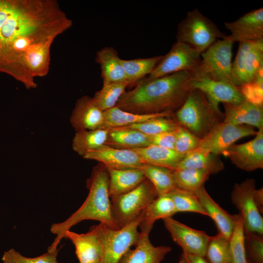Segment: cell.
<instances>
[{
	"label": "cell",
	"mask_w": 263,
	"mask_h": 263,
	"mask_svg": "<svg viewBox=\"0 0 263 263\" xmlns=\"http://www.w3.org/2000/svg\"><path fill=\"white\" fill-rule=\"evenodd\" d=\"M72 24L67 18L21 26L9 41L0 44V72L12 76L28 89L36 88L35 78L49 72L53 42Z\"/></svg>",
	"instance_id": "6da1fadb"
},
{
	"label": "cell",
	"mask_w": 263,
	"mask_h": 263,
	"mask_svg": "<svg viewBox=\"0 0 263 263\" xmlns=\"http://www.w3.org/2000/svg\"><path fill=\"white\" fill-rule=\"evenodd\" d=\"M190 74L182 71L153 79L140 80L134 89L122 94L115 106L138 114L173 113L188 94Z\"/></svg>",
	"instance_id": "7a4b0ae2"
},
{
	"label": "cell",
	"mask_w": 263,
	"mask_h": 263,
	"mask_svg": "<svg viewBox=\"0 0 263 263\" xmlns=\"http://www.w3.org/2000/svg\"><path fill=\"white\" fill-rule=\"evenodd\" d=\"M109 182L107 170L100 163L94 168L87 180L89 193L83 204L66 220L54 223L51 226V232L56 236L48 250H57L58 245L64 238L65 233L84 220H96L116 229L112 216Z\"/></svg>",
	"instance_id": "3957f363"
},
{
	"label": "cell",
	"mask_w": 263,
	"mask_h": 263,
	"mask_svg": "<svg viewBox=\"0 0 263 263\" xmlns=\"http://www.w3.org/2000/svg\"><path fill=\"white\" fill-rule=\"evenodd\" d=\"M179 123L200 139L224 119V113L215 110L205 94L191 89L181 107L174 113Z\"/></svg>",
	"instance_id": "277c9868"
},
{
	"label": "cell",
	"mask_w": 263,
	"mask_h": 263,
	"mask_svg": "<svg viewBox=\"0 0 263 263\" xmlns=\"http://www.w3.org/2000/svg\"><path fill=\"white\" fill-rule=\"evenodd\" d=\"M143 212L135 220L119 229L113 228L101 223L92 226L102 245L99 263H119L124 255L135 245L140 235L138 228Z\"/></svg>",
	"instance_id": "5b68a950"
},
{
	"label": "cell",
	"mask_w": 263,
	"mask_h": 263,
	"mask_svg": "<svg viewBox=\"0 0 263 263\" xmlns=\"http://www.w3.org/2000/svg\"><path fill=\"white\" fill-rule=\"evenodd\" d=\"M158 196L152 184L146 179L130 191L111 197L112 216L115 228L123 227L137 218Z\"/></svg>",
	"instance_id": "8992f818"
},
{
	"label": "cell",
	"mask_w": 263,
	"mask_h": 263,
	"mask_svg": "<svg viewBox=\"0 0 263 263\" xmlns=\"http://www.w3.org/2000/svg\"><path fill=\"white\" fill-rule=\"evenodd\" d=\"M227 35L198 9L188 12L179 23L176 39L191 46L201 54L216 42Z\"/></svg>",
	"instance_id": "52a82bcc"
},
{
	"label": "cell",
	"mask_w": 263,
	"mask_h": 263,
	"mask_svg": "<svg viewBox=\"0 0 263 263\" xmlns=\"http://www.w3.org/2000/svg\"><path fill=\"white\" fill-rule=\"evenodd\" d=\"M234 42L230 35L217 40L201 53L200 65L193 72H196L214 80L234 85L232 79L231 60Z\"/></svg>",
	"instance_id": "ba28073f"
},
{
	"label": "cell",
	"mask_w": 263,
	"mask_h": 263,
	"mask_svg": "<svg viewBox=\"0 0 263 263\" xmlns=\"http://www.w3.org/2000/svg\"><path fill=\"white\" fill-rule=\"evenodd\" d=\"M255 181L247 178L233 186L231 194L232 203L239 211L245 232L263 235V209L256 197Z\"/></svg>",
	"instance_id": "9c48e42d"
},
{
	"label": "cell",
	"mask_w": 263,
	"mask_h": 263,
	"mask_svg": "<svg viewBox=\"0 0 263 263\" xmlns=\"http://www.w3.org/2000/svg\"><path fill=\"white\" fill-rule=\"evenodd\" d=\"M263 66V39L239 42L238 49L232 63V79L240 87L253 81Z\"/></svg>",
	"instance_id": "30bf717a"
},
{
	"label": "cell",
	"mask_w": 263,
	"mask_h": 263,
	"mask_svg": "<svg viewBox=\"0 0 263 263\" xmlns=\"http://www.w3.org/2000/svg\"><path fill=\"white\" fill-rule=\"evenodd\" d=\"M201 61V54L198 51L176 41L146 79H153L182 71L191 73L198 69Z\"/></svg>",
	"instance_id": "8fae6325"
},
{
	"label": "cell",
	"mask_w": 263,
	"mask_h": 263,
	"mask_svg": "<svg viewBox=\"0 0 263 263\" xmlns=\"http://www.w3.org/2000/svg\"><path fill=\"white\" fill-rule=\"evenodd\" d=\"M189 90L197 89L206 96L212 107L222 112L219 104H238L246 99L238 88L233 85L213 80L196 72H192L188 82Z\"/></svg>",
	"instance_id": "7c38bea8"
},
{
	"label": "cell",
	"mask_w": 263,
	"mask_h": 263,
	"mask_svg": "<svg viewBox=\"0 0 263 263\" xmlns=\"http://www.w3.org/2000/svg\"><path fill=\"white\" fill-rule=\"evenodd\" d=\"M255 129L244 125H235L222 121L201 140L199 149L216 155L222 154L240 139L257 133Z\"/></svg>",
	"instance_id": "4fadbf2b"
},
{
	"label": "cell",
	"mask_w": 263,
	"mask_h": 263,
	"mask_svg": "<svg viewBox=\"0 0 263 263\" xmlns=\"http://www.w3.org/2000/svg\"><path fill=\"white\" fill-rule=\"evenodd\" d=\"M163 220L166 229L183 252L205 257L211 236L203 231L190 227L172 217Z\"/></svg>",
	"instance_id": "5bb4252c"
},
{
	"label": "cell",
	"mask_w": 263,
	"mask_h": 263,
	"mask_svg": "<svg viewBox=\"0 0 263 263\" xmlns=\"http://www.w3.org/2000/svg\"><path fill=\"white\" fill-rule=\"evenodd\" d=\"M237 168L247 171L263 168V128L251 140L233 144L222 154Z\"/></svg>",
	"instance_id": "9a60e30c"
},
{
	"label": "cell",
	"mask_w": 263,
	"mask_h": 263,
	"mask_svg": "<svg viewBox=\"0 0 263 263\" xmlns=\"http://www.w3.org/2000/svg\"><path fill=\"white\" fill-rule=\"evenodd\" d=\"M83 158L98 161L107 169H140L145 164L132 150L115 148L106 145L87 153Z\"/></svg>",
	"instance_id": "2e32d148"
},
{
	"label": "cell",
	"mask_w": 263,
	"mask_h": 263,
	"mask_svg": "<svg viewBox=\"0 0 263 263\" xmlns=\"http://www.w3.org/2000/svg\"><path fill=\"white\" fill-rule=\"evenodd\" d=\"M235 42L263 39V8L253 10L235 21L224 22Z\"/></svg>",
	"instance_id": "e0dca14e"
},
{
	"label": "cell",
	"mask_w": 263,
	"mask_h": 263,
	"mask_svg": "<svg viewBox=\"0 0 263 263\" xmlns=\"http://www.w3.org/2000/svg\"><path fill=\"white\" fill-rule=\"evenodd\" d=\"M104 120V111L87 95L77 101L70 117L71 124L76 132L102 129Z\"/></svg>",
	"instance_id": "ac0fdd59"
},
{
	"label": "cell",
	"mask_w": 263,
	"mask_h": 263,
	"mask_svg": "<svg viewBox=\"0 0 263 263\" xmlns=\"http://www.w3.org/2000/svg\"><path fill=\"white\" fill-rule=\"evenodd\" d=\"M225 122L263 128V104L259 105L245 100L238 104L223 103Z\"/></svg>",
	"instance_id": "d6986e66"
},
{
	"label": "cell",
	"mask_w": 263,
	"mask_h": 263,
	"mask_svg": "<svg viewBox=\"0 0 263 263\" xmlns=\"http://www.w3.org/2000/svg\"><path fill=\"white\" fill-rule=\"evenodd\" d=\"M75 247L79 263H99L102 245L95 230L91 227L86 233L78 234L68 230L64 234Z\"/></svg>",
	"instance_id": "ffe728a7"
},
{
	"label": "cell",
	"mask_w": 263,
	"mask_h": 263,
	"mask_svg": "<svg viewBox=\"0 0 263 263\" xmlns=\"http://www.w3.org/2000/svg\"><path fill=\"white\" fill-rule=\"evenodd\" d=\"M135 245L124 255L119 263H161L172 249L169 246L153 245L149 235L141 232Z\"/></svg>",
	"instance_id": "44dd1931"
},
{
	"label": "cell",
	"mask_w": 263,
	"mask_h": 263,
	"mask_svg": "<svg viewBox=\"0 0 263 263\" xmlns=\"http://www.w3.org/2000/svg\"><path fill=\"white\" fill-rule=\"evenodd\" d=\"M194 194L206 211L208 216L214 222L218 233L229 240L234 225V215L228 213L216 203L207 191L204 186Z\"/></svg>",
	"instance_id": "7402d4cb"
},
{
	"label": "cell",
	"mask_w": 263,
	"mask_h": 263,
	"mask_svg": "<svg viewBox=\"0 0 263 263\" xmlns=\"http://www.w3.org/2000/svg\"><path fill=\"white\" fill-rule=\"evenodd\" d=\"M176 213L175 207L170 194L158 196L144 210L138 227L140 232L149 235L157 220L171 217Z\"/></svg>",
	"instance_id": "603a6c76"
},
{
	"label": "cell",
	"mask_w": 263,
	"mask_h": 263,
	"mask_svg": "<svg viewBox=\"0 0 263 263\" xmlns=\"http://www.w3.org/2000/svg\"><path fill=\"white\" fill-rule=\"evenodd\" d=\"M121 59L112 47H105L96 53L95 61L100 65L103 86L127 81Z\"/></svg>",
	"instance_id": "cb8c5ba5"
},
{
	"label": "cell",
	"mask_w": 263,
	"mask_h": 263,
	"mask_svg": "<svg viewBox=\"0 0 263 263\" xmlns=\"http://www.w3.org/2000/svg\"><path fill=\"white\" fill-rule=\"evenodd\" d=\"M107 170L109 177L110 197L130 191L146 179L140 169Z\"/></svg>",
	"instance_id": "d4e9b609"
},
{
	"label": "cell",
	"mask_w": 263,
	"mask_h": 263,
	"mask_svg": "<svg viewBox=\"0 0 263 263\" xmlns=\"http://www.w3.org/2000/svg\"><path fill=\"white\" fill-rule=\"evenodd\" d=\"M186 168L203 170L211 175L223 170L225 167L218 155L198 148L185 154L174 169Z\"/></svg>",
	"instance_id": "484cf974"
},
{
	"label": "cell",
	"mask_w": 263,
	"mask_h": 263,
	"mask_svg": "<svg viewBox=\"0 0 263 263\" xmlns=\"http://www.w3.org/2000/svg\"><path fill=\"white\" fill-rule=\"evenodd\" d=\"M174 113L138 114L123 110L115 106L104 111V120L102 129H110L127 127L144 122L157 117L172 116L174 115Z\"/></svg>",
	"instance_id": "4316f807"
},
{
	"label": "cell",
	"mask_w": 263,
	"mask_h": 263,
	"mask_svg": "<svg viewBox=\"0 0 263 263\" xmlns=\"http://www.w3.org/2000/svg\"><path fill=\"white\" fill-rule=\"evenodd\" d=\"M136 152L145 163L162 166L174 169L185 154L174 150L150 145L148 147L131 149Z\"/></svg>",
	"instance_id": "83f0119b"
},
{
	"label": "cell",
	"mask_w": 263,
	"mask_h": 263,
	"mask_svg": "<svg viewBox=\"0 0 263 263\" xmlns=\"http://www.w3.org/2000/svg\"><path fill=\"white\" fill-rule=\"evenodd\" d=\"M108 130L106 145L126 149L141 148L150 145L147 135L137 130L126 127Z\"/></svg>",
	"instance_id": "f1b7e54d"
},
{
	"label": "cell",
	"mask_w": 263,
	"mask_h": 263,
	"mask_svg": "<svg viewBox=\"0 0 263 263\" xmlns=\"http://www.w3.org/2000/svg\"><path fill=\"white\" fill-rule=\"evenodd\" d=\"M144 175L155 188L158 196L169 193L177 188L172 169L145 163L140 168Z\"/></svg>",
	"instance_id": "f546056e"
},
{
	"label": "cell",
	"mask_w": 263,
	"mask_h": 263,
	"mask_svg": "<svg viewBox=\"0 0 263 263\" xmlns=\"http://www.w3.org/2000/svg\"><path fill=\"white\" fill-rule=\"evenodd\" d=\"M108 132L104 129L76 132L72 140L73 150L83 157L105 144Z\"/></svg>",
	"instance_id": "4dcf8cb0"
},
{
	"label": "cell",
	"mask_w": 263,
	"mask_h": 263,
	"mask_svg": "<svg viewBox=\"0 0 263 263\" xmlns=\"http://www.w3.org/2000/svg\"><path fill=\"white\" fill-rule=\"evenodd\" d=\"M163 56L132 59H121L126 80L132 84L150 75L161 60Z\"/></svg>",
	"instance_id": "1f68e13d"
},
{
	"label": "cell",
	"mask_w": 263,
	"mask_h": 263,
	"mask_svg": "<svg viewBox=\"0 0 263 263\" xmlns=\"http://www.w3.org/2000/svg\"><path fill=\"white\" fill-rule=\"evenodd\" d=\"M177 188L195 193L208 179L210 174L207 171L192 168L172 169Z\"/></svg>",
	"instance_id": "d6a6232c"
},
{
	"label": "cell",
	"mask_w": 263,
	"mask_h": 263,
	"mask_svg": "<svg viewBox=\"0 0 263 263\" xmlns=\"http://www.w3.org/2000/svg\"><path fill=\"white\" fill-rule=\"evenodd\" d=\"M234 216V227L229 239V263H247L243 219L239 214Z\"/></svg>",
	"instance_id": "836d02e7"
},
{
	"label": "cell",
	"mask_w": 263,
	"mask_h": 263,
	"mask_svg": "<svg viewBox=\"0 0 263 263\" xmlns=\"http://www.w3.org/2000/svg\"><path fill=\"white\" fill-rule=\"evenodd\" d=\"M131 83L124 81L103 86L92 98L94 104L102 111H105L115 107L120 97L126 92Z\"/></svg>",
	"instance_id": "e575fe53"
},
{
	"label": "cell",
	"mask_w": 263,
	"mask_h": 263,
	"mask_svg": "<svg viewBox=\"0 0 263 263\" xmlns=\"http://www.w3.org/2000/svg\"><path fill=\"white\" fill-rule=\"evenodd\" d=\"M171 117H157L144 122L124 127L137 130L147 135H155L175 131L181 126L175 117L173 118Z\"/></svg>",
	"instance_id": "d590c367"
},
{
	"label": "cell",
	"mask_w": 263,
	"mask_h": 263,
	"mask_svg": "<svg viewBox=\"0 0 263 263\" xmlns=\"http://www.w3.org/2000/svg\"><path fill=\"white\" fill-rule=\"evenodd\" d=\"M169 193L173 200L177 213L192 212L208 216L194 193L176 188Z\"/></svg>",
	"instance_id": "8d00e7d4"
},
{
	"label": "cell",
	"mask_w": 263,
	"mask_h": 263,
	"mask_svg": "<svg viewBox=\"0 0 263 263\" xmlns=\"http://www.w3.org/2000/svg\"><path fill=\"white\" fill-rule=\"evenodd\" d=\"M205 257L209 263H229V240L219 233L211 237Z\"/></svg>",
	"instance_id": "74e56055"
},
{
	"label": "cell",
	"mask_w": 263,
	"mask_h": 263,
	"mask_svg": "<svg viewBox=\"0 0 263 263\" xmlns=\"http://www.w3.org/2000/svg\"><path fill=\"white\" fill-rule=\"evenodd\" d=\"M58 249L48 252L42 255L28 258L22 255L14 249L5 251L2 257L4 263H59L56 259Z\"/></svg>",
	"instance_id": "f35d334b"
},
{
	"label": "cell",
	"mask_w": 263,
	"mask_h": 263,
	"mask_svg": "<svg viewBox=\"0 0 263 263\" xmlns=\"http://www.w3.org/2000/svg\"><path fill=\"white\" fill-rule=\"evenodd\" d=\"M201 140L181 125L176 130L174 150L178 153L186 154L198 149Z\"/></svg>",
	"instance_id": "ab89813d"
},
{
	"label": "cell",
	"mask_w": 263,
	"mask_h": 263,
	"mask_svg": "<svg viewBox=\"0 0 263 263\" xmlns=\"http://www.w3.org/2000/svg\"><path fill=\"white\" fill-rule=\"evenodd\" d=\"M245 232V242L252 261L263 263V235L255 233Z\"/></svg>",
	"instance_id": "60d3db41"
},
{
	"label": "cell",
	"mask_w": 263,
	"mask_h": 263,
	"mask_svg": "<svg viewBox=\"0 0 263 263\" xmlns=\"http://www.w3.org/2000/svg\"><path fill=\"white\" fill-rule=\"evenodd\" d=\"M237 88L246 100L256 104H263V82L254 80Z\"/></svg>",
	"instance_id": "b9f144b4"
},
{
	"label": "cell",
	"mask_w": 263,
	"mask_h": 263,
	"mask_svg": "<svg viewBox=\"0 0 263 263\" xmlns=\"http://www.w3.org/2000/svg\"><path fill=\"white\" fill-rule=\"evenodd\" d=\"M176 130L153 135H147L150 145L174 150Z\"/></svg>",
	"instance_id": "7bdbcfd3"
},
{
	"label": "cell",
	"mask_w": 263,
	"mask_h": 263,
	"mask_svg": "<svg viewBox=\"0 0 263 263\" xmlns=\"http://www.w3.org/2000/svg\"><path fill=\"white\" fill-rule=\"evenodd\" d=\"M204 257L183 252L180 255L179 263H209Z\"/></svg>",
	"instance_id": "ee69618b"
},
{
	"label": "cell",
	"mask_w": 263,
	"mask_h": 263,
	"mask_svg": "<svg viewBox=\"0 0 263 263\" xmlns=\"http://www.w3.org/2000/svg\"><path fill=\"white\" fill-rule=\"evenodd\" d=\"M247 263H256L253 262L252 261H249L247 260Z\"/></svg>",
	"instance_id": "f6af8a7d"
}]
</instances>
